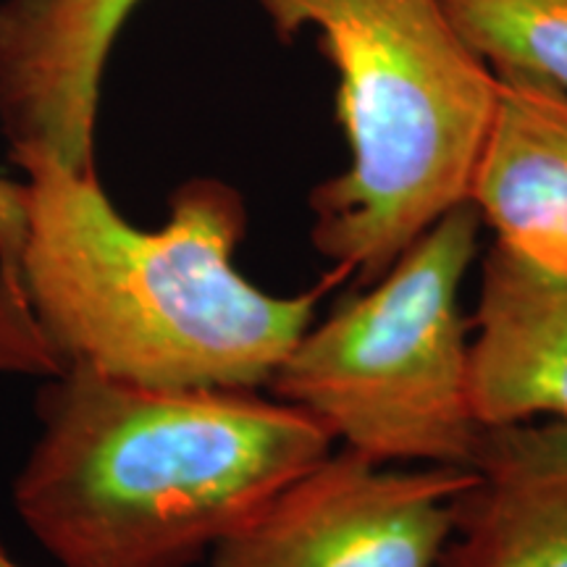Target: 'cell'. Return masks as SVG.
Returning a JSON list of instances; mask_svg holds the SVG:
<instances>
[{
	"label": "cell",
	"instance_id": "4",
	"mask_svg": "<svg viewBox=\"0 0 567 567\" xmlns=\"http://www.w3.org/2000/svg\"><path fill=\"white\" fill-rule=\"evenodd\" d=\"M478 210L444 213L379 279L302 331L276 368V400L344 450L389 465H473L471 321L460 287L478 255Z\"/></svg>",
	"mask_w": 567,
	"mask_h": 567
},
{
	"label": "cell",
	"instance_id": "3",
	"mask_svg": "<svg viewBox=\"0 0 567 567\" xmlns=\"http://www.w3.org/2000/svg\"><path fill=\"white\" fill-rule=\"evenodd\" d=\"M287 42L334 66L350 166L310 195L316 250L371 284L467 203L496 76L442 0H255Z\"/></svg>",
	"mask_w": 567,
	"mask_h": 567
},
{
	"label": "cell",
	"instance_id": "2",
	"mask_svg": "<svg viewBox=\"0 0 567 567\" xmlns=\"http://www.w3.org/2000/svg\"><path fill=\"white\" fill-rule=\"evenodd\" d=\"M19 515L63 567H189L331 452L329 431L250 389H166L63 371Z\"/></svg>",
	"mask_w": 567,
	"mask_h": 567
},
{
	"label": "cell",
	"instance_id": "9",
	"mask_svg": "<svg viewBox=\"0 0 567 567\" xmlns=\"http://www.w3.org/2000/svg\"><path fill=\"white\" fill-rule=\"evenodd\" d=\"M494 111L467 203L494 243L547 264H567V92L494 71Z\"/></svg>",
	"mask_w": 567,
	"mask_h": 567
},
{
	"label": "cell",
	"instance_id": "5",
	"mask_svg": "<svg viewBox=\"0 0 567 567\" xmlns=\"http://www.w3.org/2000/svg\"><path fill=\"white\" fill-rule=\"evenodd\" d=\"M473 478L471 465L329 452L218 542L210 567H439Z\"/></svg>",
	"mask_w": 567,
	"mask_h": 567
},
{
	"label": "cell",
	"instance_id": "8",
	"mask_svg": "<svg viewBox=\"0 0 567 567\" xmlns=\"http://www.w3.org/2000/svg\"><path fill=\"white\" fill-rule=\"evenodd\" d=\"M439 567H567V421L484 429Z\"/></svg>",
	"mask_w": 567,
	"mask_h": 567
},
{
	"label": "cell",
	"instance_id": "11",
	"mask_svg": "<svg viewBox=\"0 0 567 567\" xmlns=\"http://www.w3.org/2000/svg\"><path fill=\"white\" fill-rule=\"evenodd\" d=\"M24 243L21 184L0 176V371L30 368L24 316L19 300V258Z\"/></svg>",
	"mask_w": 567,
	"mask_h": 567
},
{
	"label": "cell",
	"instance_id": "7",
	"mask_svg": "<svg viewBox=\"0 0 567 567\" xmlns=\"http://www.w3.org/2000/svg\"><path fill=\"white\" fill-rule=\"evenodd\" d=\"M471 329V405L484 429L567 421V264L494 243Z\"/></svg>",
	"mask_w": 567,
	"mask_h": 567
},
{
	"label": "cell",
	"instance_id": "1",
	"mask_svg": "<svg viewBox=\"0 0 567 567\" xmlns=\"http://www.w3.org/2000/svg\"><path fill=\"white\" fill-rule=\"evenodd\" d=\"M27 182L19 300L30 373L92 371L166 389L268 386L337 268L310 292L258 289L234 266L247 231L226 182H184L161 229L126 221L95 172L51 158L21 163Z\"/></svg>",
	"mask_w": 567,
	"mask_h": 567
},
{
	"label": "cell",
	"instance_id": "12",
	"mask_svg": "<svg viewBox=\"0 0 567 567\" xmlns=\"http://www.w3.org/2000/svg\"><path fill=\"white\" fill-rule=\"evenodd\" d=\"M0 567H19V565L11 559L9 551L3 549V544H0Z\"/></svg>",
	"mask_w": 567,
	"mask_h": 567
},
{
	"label": "cell",
	"instance_id": "6",
	"mask_svg": "<svg viewBox=\"0 0 567 567\" xmlns=\"http://www.w3.org/2000/svg\"><path fill=\"white\" fill-rule=\"evenodd\" d=\"M142 0H0V130L11 161L95 172L103 74Z\"/></svg>",
	"mask_w": 567,
	"mask_h": 567
},
{
	"label": "cell",
	"instance_id": "10",
	"mask_svg": "<svg viewBox=\"0 0 567 567\" xmlns=\"http://www.w3.org/2000/svg\"><path fill=\"white\" fill-rule=\"evenodd\" d=\"M492 71H523L567 92V0H442Z\"/></svg>",
	"mask_w": 567,
	"mask_h": 567
}]
</instances>
